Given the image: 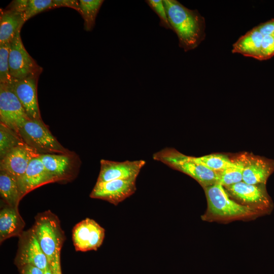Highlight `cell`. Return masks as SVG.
Returning a JSON list of instances; mask_svg holds the SVG:
<instances>
[{"instance_id": "33", "label": "cell", "mask_w": 274, "mask_h": 274, "mask_svg": "<svg viewBox=\"0 0 274 274\" xmlns=\"http://www.w3.org/2000/svg\"><path fill=\"white\" fill-rule=\"evenodd\" d=\"M21 274H44L42 269L31 264H25L21 266Z\"/></svg>"}, {"instance_id": "6", "label": "cell", "mask_w": 274, "mask_h": 274, "mask_svg": "<svg viewBox=\"0 0 274 274\" xmlns=\"http://www.w3.org/2000/svg\"><path fill=\"white\" fill-rule=\"evenodd\" d=\"M33 232L50 264L63 243L59 224L54 217L45 215L37 220Z\"/></svg>"}, {"instance_id": "35", "label": "cell", "mask_w": 274, "mask_h": 274, "mask_svg": "<svg viewBox=\"0 0 274 274\" xmlns=\"http://www.w3.org/2000/svg\"><path fill=\"white\" fill-rule=\"evenodd\" d=\"M273 37H274V35H273Z\"/></svg>"}, {"instance_id": "1", "label": "cell", "mask_w": 274, "mask_h": 274, "mask_svg": "<svg viewBox=\"0 0 274 274\" xmlns=\"http://www.w3.org/2000/svg\"><path fill=\"white\" fill-rule=\"evenodd\" d=\"M172 30L185 52L194 49L206 37L205 19L197 10L189 9L176 0L163 1Z\"/></svg>"}, {"instance_id": "14", "label": "cell", "mask_w": 274, "mask_h": 274, "mask_svg": "<svg viewBox=\"0 0 274 274\" xmlns=\"http://www.w3.org/2000/svg\"><path fill=\"white\" fill-rule=\"evenodd\" d=\"M244 161L242 181L251 184H265L274 171V161L252 154H242Z\"/></svg>"}, {"instance_id": "12", "label": "cell", "mask_w": 274, "mask_h": 274, "mask_svg": "<svg viewBox=\"0 0 274 274\" xmlns=\"http://www.w3.org/2000/svg\"><path fill=\"white\" fill-rule=\"evenodd\" d=\"M146 164L144 160L119 162L106 159L100 161V168L97 182L115 180H136Z\"/></svg>"}, {"instance_id": "10", "label": "cell", "mask_w": 274, "mask_h": 274, "mask_svg": "<svg viewBox=\"0 0 274 274\" xmlns=\"http://www.w3.org/2000/svg\"><path fill=\"white\" fill-rule=\"evenodd\" d=\"M136 190V180L96 182L90 197L106 200L116 206L132 195Z\"/></svg>"}, {"instance_id": "17", "label": "cell", "mask_w": 274, "mask_h": 274, "mask_svg": "<svg viewBox=\"0 0 274 274\" xmlns=\"http://www.w3.org/2000/svg\"><path fill=\"white\" fill-rule=\"evenodd\" d=\"M25 22L23 13L7 8L1 9L0 44L10 43Z\"/></svg>"}, {"instance_id": "5", "label": "cell", "mask_w": 274, "mask_h": 274, "mask_svg": "<svg viewBox=\"0 0 274 274\" xmlns=\"http://www.w3.org/2000/svg\"><path fill=\"white\" fill-rule=\"evenodd\" d=\"M20 30L10 43L9 57L11 75L13 79L18 80L40 75L43 72V68L25 49L21 38Z\"/></svg>"}, {"instance_id": "28", "label": "cell", "mask_w": 274, "mask_h": 274, "mask_svg": "<svg viewBox=\"0 0 274 274\" xmlns=\"http://www.w3.org/2000/svg\"><path fill=\"white\" fill-rule=\"evenodd\" d=\"M273 55H274L273 35L263 36V38H262V40L261 42V45L259 60H263L268 59L271 57H272Z\"/></svg>"}, {"instance_id": "21", "label": "cell", "mask_w": 274, "mask_h": 274, "mask_svg": "<svg viewBox=\"0 0 274 274\" xmlns=\"http://www.w3.org/2000/svg\"><path fill=\"white\" fill-rule=\"evenodd\" d=\"M103 0H80V14L84 20V29L92 30L95 25L96 18L104 3Z\"/></svg>"}, {"instance_id": "13", "label": "cell", "mask_w": 274, "mask_h": 274, "mask_svg": "<svg viewBox=\"0 0 274 274\" xmlns=\"http://www.w3.org/2000/svg\"><path fill=\"white\" fill-rule=\"evenodd\" d=\"M39 155L26 144L18 146L1 159L0 170L11 174L18 182L24 175L31 160Z\"/></svg>"}, {"instance_id": "4", "label": "cell", "mask_w": 274, "mask_h": 274, "mask_svg": "<svg viewBox=\"0 0 274 274\" xmlns=\"http://www.w3.org/2000/svg\"><path fill=\"white\" fill-rule=\"evenodd\" d=\"M209 212L221 217H244L252 214L253 210L231 199L223 186L219 183L205 187Z\"/></svg>"}, {"instance_id": "18", "label": "cell", "mask_w": 274, "mask_h": 274, "mask_svg": "<svg viewBox=\"0 0 274 274\" xmlns=\"http://www.w3.org/2000/svg\"><path fill=\"white\" fill-rule=\"evenodd\" d=\"M19 263L34 265L45 271L49 266L47 258L41 249L34 233L29 236L20 253Z\"/></svg>"}, {"instance_id": "23", "label": "cell", "mask_w": 274, "mask_h": 274, "mask_svg": "<svg viewBox=\"0 0 274 274\" xmlns=\"http://www.w3.org/2000/svg\"><path fill=\"white\" fill-rule=\"evenodd\" d=\"M234 160L235 164L233 166L217 173L218 183L223 186L227 187L242 181L244 167L242 155Z\"/></svg>"}, {"instance_id": "32", "label": "cell", "mask_w": 274, "mask_h": 274, "mask_svg": "<svg viewBox=\"0 0 274 274\" xmlns=\"http://www.w3.org/2000/svg\"><path fill=\"white\" fill-rule=\"evenodd\" d=\"M60 251L61 249L57 250L54 259L49 264L53 274H62L60 264Z\"/></svg>"}, {"instance_id": "15", "label": "cell", "mask_w": 274, "mask_h": 274, "mask_svg": "<svg viewBox=\"0 0 274 274\" xmlns=\"http://www.w3.org/2000/svg\"><path fill=\"white\" fill-rule=\"evenodd\" d=\"M39 155L31 160L24 175L18 182L21 198L38 187L56 182L45 168Z\"/></svg>"}, {"instance_id": "22", "label": "cell", "mask_w": 274, "mask_h": 274, "mask_svg": "<svg viewBox=\"0 0 274 274\" xmlns=\"http://www.w3.org/2000/svg\"><path fill=\"white\" fill-rule=\"evenodd\" d=\"M25 144L17 132L0 122L1 159L13 149Z\"/></svg>"}, {"instance_id": "20", "label": "cell", "mask_w": 274, "mask_h": 274, "mask_svg": "<svg viewBox=\"0 0 274 274\" xmlns=\"http://www.w3.org/2000/svg\"><path fill=\"white\" fill-rule=\"evenodd\" d=\"M0 194L9 207L17 208L22 198L16 178L8 173L0 170Z\"/></svg>"}, {"instance_id": "30", "label": "cell", "mask_w": 274, "mask_h": 274, "mask_svg": "<svg viewBox=\"0 0 274 274\" xmlns=\"http://www.w3.org/2000/svg\"><path fill=\"white\" fill-rule=\"evenodd\" d=\"M55 8L68 7L80 12L79 1L75 0H53Z\"/></svg>"}, {"instance_id": "24", "label": "cell", "mask_w": 274, "mask_h": 274, "mask_svg": "<svg viewBox=\"0 0 274 274\" xmlns=\"http://www.w3.org/2000/svg\"><path fill=\"white\" fill-rule=\"evenodd\" d=\"M194 157L197 162L216 173L232 166L235 164L234 159L232 160L228 156L221 154H212Z\"/></svg>"}, {"instance_id": "2", "label": "cell", "mask_w": 274, "mask_h": 274, "mask_svg": "<svg viewBox=\"0 0 274 274\" xmlns=\"http://www.w3.org/2000/svg\"><path fill=\"white\" fill-rule=\"evenodd\" d=\"M153 158L187 174L204 187L218 182L217 173L197 162L194 157L184 155L174 148L162 149L154 153Z\"/></svg>"}, {"instance_id": "11", "label": "cell", "mask_w": 274, "mask_h": 274, "mask_svg": "<svg viewBox=\"0 0 274 274\" xmlns=\"http://www.w3.org/2000/svg\"><path fill=\"white\" fill-rule=\"evenodd\" d=\"M105 230L93 219L86 218L78 223L73 231V241L77 251L97 250L102 245Z\"/></svg>"}, {"instance_id": "8", "label": "cell", "mask_w": 274, "mask_h": 274, "mask_svg": "<svg viewBox=\"0 0 274 274\" xmlns=\"http://www.w3.org/2000/svg\"><path fill=\"white\" fill-rule=\"evenodd\" d=\"M39 157L56 182L73 179L81 165L80 157L75 152L70 154H40Z\"/></svg>"}, {"instance_id": "3", "label": "cell", "mask_w": 274, "mask_h": 274, "mask_svg": "<svg viewBox=\"0 0 274 274\" xmlns=\"http://www.w3.org/2000/svg\"><path fill=\"white\" fill-rule=\"evenodd\" d=\"M18 133L23 142L39 154H70L73 152L57 141L43 121H26Z\"/></svg>"}, {"instance_id": "25", "label": "cell", "mask_w": 274, "mask_h": 274, "mask_svg": "<svg viewBox=\"0 0 274 274\" xmlns=\"http://www.w3.org/2000/svg\"><path fill=\"white\" fill-rule=\"evenodd\" d=\"M10 48V43L0 44V83L8 85L13 80L9 69Z\"/></svg>"}, {"instance_id": "34", "label": "cell", "mask_w": 274, "mask_h": 274, "mask_svg": "<svg viewBox=\"0 0 274 274\" xmlns=\"http://www.w3.org/2000/svg\"><path fill=\"white\" fill-rule=\"evenodd\" d=\"M44 274H53L50 265L44 271Z\"/></svg>"}, {"instance_id": "27", "label": "cell", "mask_w": 274, "mask_h": 274, "mask_svg": "<svg viewBox=\"0 0 274 274\" xmlns=\"http://www.w3.org/2000/svg\"><path fill=\"white\" fill-rule=\"evenodd\" d=\"M145 2L158 16L160 20V26L166 29L172 30L163 1L147 0Z\"/></svg>"}, {"instance_id": "9", "label": "cell", "mask_w": 274, "mask_h": 274, "mask_svg": "<svg viewBox=\"0 0 274 274\" xmlns=\"http://www.w3.org/2000/svg\"><path fill=\"white\" fill-rule=\"evenodd\" d=\"M39 76L35 75L19 80L13 79L9 85L20 101L28 117L32 120L43 121L37 97Z\"/></svg>"}, {"instance_id": "7", "label": "cell", "mask_w": 274, "mask_h": 274, "mask_svg": "<svg viewBox=\"0 0 274 274\" xmlns=\"http://www.w3.org/2000/svg\"><path fill=\"white\" fill-rule=\"evenodd\" d=\"M29 119L10 86L0 83V122L18 133L23 124Z\"/></svg>"}, {"instance_id": "29", "label": "cell", "mask_w": 274, "mask_h": 274, "mask_svg": "<svg viewBox=\"0 0 274 274\" xmlns=\"http://www.w3.org/2000/svg\"><path fill=\"white\" fill-rule=\"evenodd\" d=\"M256 27L263 36H272L274 35V19L262 23Z\"/></svg>"}, {"instance_id": "26", "label": "cell", "mask_w": 274, "mask_h": 274, "mask_svg": "<svg viewBox=\"0 0 274 274\" xmlns=\"http://www.w3.org/2000/svg\"><path fill=\"white\" fill-rule=\"evenodd\" d=\"M53 0H28L26 11L23 14L25 22L37 14L54 9Z\"/></svg>"}, {"instance_id": "31", "label": "cell", "mask_w": 274, "mask_h": 274, "mask_svg": "<svg viewBox=\"0 0 274 274\" xmlns=\"http://www.w3.org/2000/svg\"><path fill=\"white\" fill-rule=\"evenodd\" d=\"M28 0L13 1L6 8L24 14L26 10Z\"/></svg>"}, {"instance_id": "16", "label": "cell", "mask_w": 274, "mask_h": 274, "mask_svg": "<svg viewBox=\"0 0 274 274\" xmlns=\"http://www.w3.org/2000/svg\"><path fill=\"white\" fill-rule=\"evenodd\" d=\"M264 185H251L242 181L226 187L231 195L244 202L267 207L270 201Z\"/></svg>"}, {"instance_id": "19", "label": "cell", "mask_w": 274, "mask_h": 274, "mask_svg": "<svg viewBox=\"0 0 274 274\" xmlns=\"http://www.w3.org/2000/svg\"><path fill=\"white\" fill-rule=\"evenodd\" d=\"M24 222L17 208L9 207L0 213L1 242L18 234L23 228Z\"/></svg>"}]
</instances>
